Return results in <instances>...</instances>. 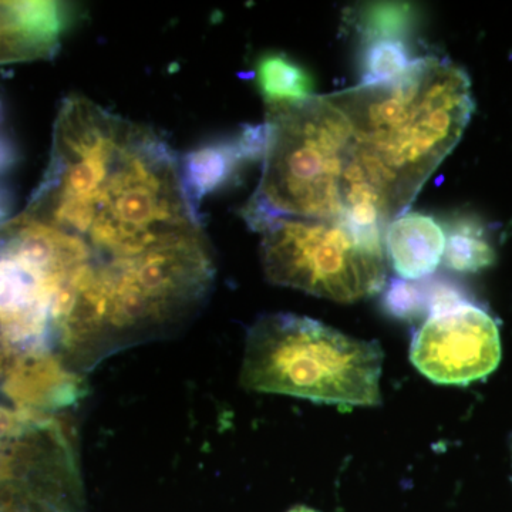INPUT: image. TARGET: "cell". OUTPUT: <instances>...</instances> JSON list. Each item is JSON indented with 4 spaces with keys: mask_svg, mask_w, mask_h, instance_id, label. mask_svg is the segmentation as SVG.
<instances>
[{
    "mask_svg": "<svg viewBox=\"0 0 512 512\" xmlns=\"http://www.w3.org/2000/svg\"><path fill=\"white\" fill-rule=\"evenodd\" d=\"M383 239L342 221L282 218L262 232V266L272 284L357 302L386 286Z\"/></svg>",
    "mask_w": 512,
    "mask_h": 512,
    "instance_id": "cell-3",
    "label": "cell"
},
{
    "mask_svg": "<svg viewBox=\"0 0 512 512\" xmlns=\"http://www.w3.org/2000/svg\"><path fill=\"white\" fill-rule=\"evenodd\" d=\"M16 208L15 191L9 185L0 183V227L8 224Z\"/></svg>",
    "mask_w": 512,
    "mask_h": 512,
    "instance_id": "cell-16",
    "label": "cell"
},
{
    "mask_svg": "<svg viewBox=\"0 0 512 512\" xmlns=\"http://www.w3.org/2000/svg\"><path fill=\"white\" fill-rule=\"evenodd\" d=\"M288 512H318V511L312 510V508H308V507H295V508H292V510L288 511Z\"/></svg>",
    "mask_w": 512,
    "mask_h": 512,
    "instance_id": "cell-17",
    "label": "cell"
},
{
    "mask_svg": "<svg viewBox=\"0 0 512 512\" xmlns=\"http://www.w3.org/2000/svg\"><path fill=\"white\" fill-rule=\"evenodd\" d=\"M410 359L431 382L453 386L477 382L500 365L497 323L470 299L440 309L414 335Z\"/></svg>",
    "mask_w": 512,
    "mask_h": 512,
    "instance_id": "cell-5",
    "label": "cell"
},
{
    "mask_svg": "<svg viewBox=\"0 0 512 512\" xmlns=\"http://www.w3.org/2000/svg\"><path fill=\"white\" fill-rule=\"evenodd\" d=\"M5 119V107H3L2 100H0V123Z\"/></svg>",
    "mask_w": 512,
    "mask_h": 512,
    "instance_id": "cell-18",
    "label": "cell"
},
{
    "mask_svg": "<svg viewBox=\"0 0 512 512\" xmlns=\"http://www.w3.org/2000/svg\"><path fill=\"white\" fill-rule=\"evenodd\" d=\"M412 62V52L403 40L380 39L365 43L360 57V86L393 82Z\"/></svg>",
    "mask_w": 512,
    "mask_h": 512,
    "instance_id": "cell-11",
    "label": "cell"
},
{
    "mask_svg": "<svg viewBox=\"0 0 512 512\" xmlns=\"http://www.w3.org/2000/svg\"><path fill=\"white\" fill-rule=\"evenodd\" d=\"M268 134L266 123L248 124L238 131L234 140L245 164L264 160L266 146H268Z\"/></svg>",
    "mask_w": 512,
    "mask_h": 512,
    "instance_id": "cell-14",
    "label": "cell"
},
{
    "mask_svg": "<svg viewBox=\"0 0 512 512\" xmlns=\"http://www.w3.org/2000/svg\"><path fill=\"white\" fill-rule=\"evenodd\" d=\"M384 242L394 271L406 281H420L439 268L446 234L430 215L406 212L390 222Z\"/></svg>",
    "mask_w": 512,
    "mask_h": 512,
    "instance_id": "cell-7",
    "label": "cell"
},
{
    "mask_svg": "<svg viewBox=\"0 0 512 512\" xmlns=\"http://www.w3.org/2000/svg\"><path fill=\"white\" fill-rule=\"evenodd\" d=\"M416 23V10L407 2L369 3L360 9L357 30L363 43L380 39H400L409 35Z\"/></svg>",
    "mask_w": 512,
    "mask_h": 512,
    "instance_id": "cell-12",
    "label": "cell"
},
{
    "mask_svg": "<svg viewBox=\"0 0 512 512\" xmlns=\"http://www.w3.org/2000/svg\"><path fill=\"white\" fill-rule=\"evenodd\" d=\"M20 151L18 144L6 134L0 133V177L18 167Z\"/></svg>",
    "mask_w": 512,
    "mask_h": 512,
    "instance_id": "cell-15",
    "label": "cell"
},
{
    "mask_svg": "<svg viewBox=\"0 0 512 512\" xmlns=\"http://www.w3.org/2000/svg\"><path fill=\"white\" fill-rule=\"evenodd\" d=\"M255 83L269 107L299 103L313 97L312 74L285 53H266L256 62Z\"/></svg>",
    "mask_w": 512,
    "mask_h": 512,
    "instance_id": "cell-9",
    "label": "cell"
},
{
    "mask_svg": "<svg viewBox=\"0 0 512 512\" xmlns=\"http://www.w3.org/2000/svg\"><path fill=\"white\" fill-rule=\"evenodd\" d=\"M383 350L318 320L292 313L261 316L249 329L242 386L315 403L373 407L380 403Z\"/></svg>",
    "mask_w": 512,
    "mask_h": 512,
    "instance_id": "cell-2",
    "label": "cell"
},
{
    "mask_svg": "<svg viewBox=\"0 0 512 512\" xmlns=\"http://www.w3.org/2000/svg\"><path fill=\"white\" fill-rule=\"evenodd\" d=\"M0 392L20 412L57 414L79 402L86 393V382L56 352L35 350L15 356L0 383Z\"/></svg>",
    "mask_w": 512,
    "mask_h": 512,
    "instance_id": "cell-6",
    "label": "cell"
},
{
    "mask_svg": "<svg viewBox=\"0 0 512 512\" xmlns=\"http://www.w3.org/2000/svg\"><path fill=\"white\" fill-rule=\"evenodd\" d=\"M383 308L389 315L412 320L430 315L431 292L429 278L420 281L393 279L383 293Z\"/></svg>",
    "mask_w": 512,
    "mask_h": 512,
    "instance_id": "cell-13",
    "label": "cell"
},
{
    "mask_svg": "<svg viewBox=\"0 0 512 512\" xmlns=\"http://www.w3.org/2000/svg\"><path fill=\"white\" fill-rule=\"evenodd\" d=\"M0 512H86V491L66 414H39L0 439Z\"/></svg>",
    "mask_w": 512,
    "mask_h": 512,
    "instance_id": "cell-4",
    "label": "cell"
},
{
    "mask_svg": "<svg viewBox=\"0 0 512 512\" xmlns=\"http://www.w3.org/2000/svg\"><path fill=\"white\" fill-rule=\"evenodd\" d=\"M470 77L447 57H417L393 82L323 99L340 221L386 231L454 150L474 113Z\"/></svg>",
    "mask_w": 512,
    "mask_h": 512,
    "instance_id": "cell-1",
    "label": "cell"
},
{
    "mask_svg": "<svg viewBox=\"0 0 512 512\" xmlns=\"http://www.w3.org/2000/svg\"><path fill=\"white\" fill-rule=\"evenodd\" d=\"M495 252L483 224L473 217H456L447 222L444 261L457 272H478L493 265Z\"/></svg>",
    "mask_w": 512,
    "mask_h": 512,
    "instance_id": "cell-10",
    "label": "cell"
},
{
    "mask_svg": "<svg viewBox=\"0 0 512 512\" xmlns=\"http://www.w3.org/2000/svg\"><path fill=\"white\" fill-rule=\"evenodd\" d=\"M245 165L234 137L202 144L180 161L181 181L191 207L200 212L202 200L227 187Z\"/></svg>",
    "mask_w": 512,
    "mask_h": 512,
    "instance_id": "cell-8",
    "label": "cell"
}]
</instances>
